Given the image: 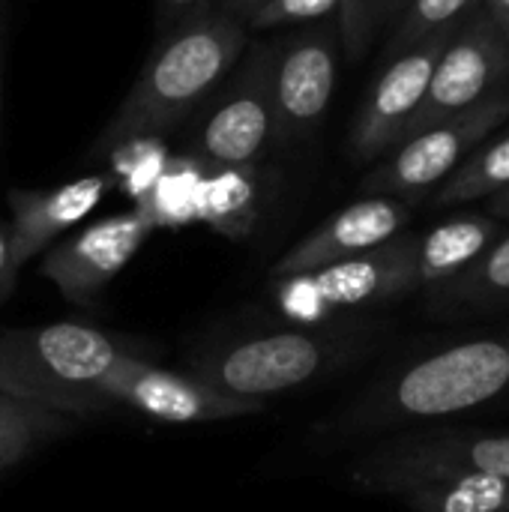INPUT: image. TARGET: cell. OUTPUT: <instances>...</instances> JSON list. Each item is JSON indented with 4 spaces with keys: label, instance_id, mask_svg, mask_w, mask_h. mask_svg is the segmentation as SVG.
I'll return each instance as SVG.
<instances>
[{
    "label": "cell",
    "instance_id": "20",
    "mask_svg": "<svg viewBox=\"0 0 509 512\" xmlns=\"http://www.w3.org/2000/svg\"><path fill=\"white\" fill-rule=\"evenodd\" d=\"M509 186V135L477 147L438 189L435 204L453 207L480 198H492Z\"/></svg>",
    "mask_w": 509,
    "mask_h": 512
},
{
    "label": "cell",
    "instance_id": "12",
    "mask_svg": "<svg viewBox=\"0 0 509 512\" xmlns=\"http://www.w3.org/2000/svg\"><path fill=\"white\" fill-rule=\"evenodd\" d=\"M453 36H456V27L441 30V33L423 39L420 45L396 54V60L384 69V75L375 81L369 99L363 102L354 132H351V147H354L357 159H363V162L375 159L402 141L405 126L411 123V117L417 114V108L426 96L432 69Z\"/></svg>",
    "mask_w": 509,
    "mask_h": 512
},
{
    "label": "cell",
    "instance_id": "2",
    "mask_svg": "<svg viewBox=\"0 0 509 512\" xmlns=\"http://www.w3.org/2000/svg\"><path fill=\"white\" fill-rule=\"evenodd\" d=\"M243 45L246 24L225 12L168 33L102 132L99 147H120L174 126L237 63Z\"/></svg>",
    "mask_w": 509,
    "mask_h": 512
},
{
    "label": "cell",
    "instance_id": "26",
    "mask_svg": "<svg viewBox=\"0 0 509 512\" xmlns=\"http://www.w3.org/2000/svg\"><path fill=\"white\" fill-rule=\"evenodd\" d=\"M216 0H159L156 21L162 33H174L177 27H186L192 21H201L213 15Z\"/></svg>",
    "mask_w": 509,
    "mask_h": 512
},
{
    "label": "cell",
    "instance_id": "21",
    "mask_svg": "<svg viewBox=\"0 0 509 512\" xmlns=\"http://www.w3.org/2000/svg\"><path fill=\"white\" fill-rule=\"evenodd\" d=\"M198 219L210 222L222 234L240 237L255 219V186L237 171H228L198 192Z\"/></svg>",
    "mask_w": 509,
    "mask_h": 512
},
{
    "label": "cell",
    "instance_id": "29",
    "mask_svg": "<svg viewBox=\"0 0 509 512\" xmlns=\"http://www.w3.org/2000/svg\"><path fill=\"white\" fill-rule=\"evenodd\" d=\"M489 213H492V219H509V186L504 189V192L492 195Z\"/></svg>",
    "mask_w": 509,
    "mask_h": 512
},
{
    "label": "cell",
    "instance_id": "9",
    "mask_svg": "<svg viewBox=\"0 0 509 512\" xmlns=\"http://www.w3.org/2000/svg\"><path fill=\"white\" fill-rule=\"evenodd\" d=\"M102 390L111 408L126 405L165 423H216L264 408V402L237 399L198 378L174 375L153 363H144L138 354H123L105 375Z\"/></svg>",
    "mask_w": 509,
    "mask_h": 512
},
{
    "label": "cell",
    "instance_id": "6",
    "mask_svg": "<svg viewBox=\"0 0 509 512\" xmlns=\"http://www.w3.org/2000/svg\"><path fill=\"white\" fill-rule=\"evenodd\" d=\"M450 474H489L509 483V435L438 432L405 438L360 459L351 480L366 492L402 495L417 483Z\"/></svg>",
    "mask_w": 509,
    "mask_h": 512
},
{
    "label": "cell",
    "instance_id": "27",
    "mask_svg": "<svg viewBox=\"0 0 509 512\" xmlns=\"http://www.w3.org/2000/svg\"><path fill=\"white\" fill-rule=\"evenodd\" d=\"M15 276H18V264L12 261V249H9V234L0 225V303L12 294L15 288Z\"/></svg>",
    "mask_w": 509,
    "mask_h": 512
},
{
    "label": "cell",
    "instance_id": "22",
    "mask_svg": "<svg viewBox=\"0 0 509 512\" xmlns=\"http://www.w3.org/2000/svg\"><path fill=\"white\" fill-rule=\"evenodd\" d=\"M198 192L201 183L192 171L165 168L150 192L141 198V213L156 225H183L198 216Z\"/></svg>",
    "mask_w": 509,
    "mask_h": 512
},
{
    "label": "cell",
    "instance_id": "18",
    "mask_svg": "<svg viewBox=\"0 0 509 512\" xmlns=\"http://www.w3.org/2000/svg\"><path fill=\"white\" fill-rule=\"evenodd\" d=\"M414 512H509V483L489 474H450L399 495Z\"/></svg>",
    "mask_w": 509,
    "mask_h": 512
},
{
    "label": "cell",
    "instance_id": "11",
    "mask_svg": "<svg viewBox=\"0 0 509 512\" xmlns=\"http://www.w3.org/2000/svg\"><path fill=\"white\" fill-rule=\"evenodd\" d=\"M150 234L153 222L141 210L99 219L54 246L42 261V276L69 303H90L132 261Z\"/></svg>",
    "mask_w": 509,
    "mask_h": 512
},
{
    "label": "cell",
    "instance_id": "30",
    "mask_svg": "<svg viewBox=\"0 0 509 512\" xmlns=\"http://www.w3.org/2000/svg\"><path fill=\"white\" fill-rule=\"evenodd\" d=\"M489 12H492V21L507 30L509 27V0H489Z\"/></svg>",
    "mask_w": 509,
    "mask_h": 512
},
{
    "label": "cell",
    "instance_id": "7",
    "mask_svg": "<svg viewBox=\"0 0 509 512\" xmlns=\"http://www.w3.org/2000/svg\"><path fill=\"white\" fill-rule=\"evenodd\" d=\"M504 90H509L507 36L492 18H477L474 24L462 27L441 51L426 96L405 126L402 141L429 126L468 114Z\"/></svg>",
    "mask_w": 509,
    "mask_h": 512
},
{
    "label": "cell",
    "instance_id": "4",
    "mask_svg": "<svg viewBox=\"0 0 509 512\" xmlns=\"http://www.w3.org/2000/svg\"><path fill=\"white\" fill-rule=\"evenodd\" d=\"M420 288L417 237H393L363 255L321 267L306 276H288L279 288V306L294 321H321L342 309L396 300Z\"/></svg>",
    "mask_w": 509,
    "mask_h": 512
},
{
    "label": "cell",
    "instance_id": "32",
    "mask_svg": "<svg viewBox=\"0 0 509 512\" xmlns=\"http://www.w3.org/2000/svg\"><path fill=\"white\" fill-rule=\"evenodd\" d=\"M405 3H408V0H399V6H405ZM399 6H396V9H399Z\"/></svg>",
    "mask_w": 509,
    "mask_h": 512
},
{
    "label": "cell",
    "instance_id": "24",
    "mask_svg": "<svg viewBox=\"0 0 509 512\" xmlns=\"http://www.w3.org/2000/svg\"><path fill=\"white\" fill-rule=\"evenodd\" d=\"M399 6V0H342L339 3V39L351 57L366 51L375 27Z\"/></svg>",
    "mask_w": 509,
    "mask_h": 512
},
{
    "label": "cell",
    "instance_id": "10",
    "mask_svg": "<svg viewBox=\"0 0 509 512\" xmlns=\"http://www.w3.org/2000/svg\"><path fill=\"white\" fill-rule=\"evenodd\" d=\"M279 48L255 45L234 90L213 108L198 132V153L216 165L243 168L276 135L273 66Z\"/></svg>",
    "mask_w": 509,
    "mask_h": 512
},
{
    "label": "cell",
    "instance_id": "31",
    "mask_svg": "<svg viewBox=\"0 0 509 512\" xmlns=\"http://www.w3.org/2000/svg\"><path fill=\"white\" fill-rule=\"evenodd\" d=\"M504 36H507V45H509V27H507V30H504Z\"/></svg>",
    "mask_w": 509,
    "mask_h": 512
},
{
    "label": "cell",
    "instance_id": "5",
    "mask_svg": "<svg viewBox=\"0 0 509 512\" xmlns=\"http://www.w3.org/2000/svg\"><path fill=\"white\" fill-rule=\"evenodd\" d=\"M336 357V342L318 333H267L240 339L204 354L192 378L237 396L264 402L273 393H285L318 378Z\"/></svg>",
    "mask_w": 509,
    "mask_h": 512
},
{
    "label": "cell",
    "instance_id": "8",
    "mask_svg": "<svg viewBox=\"0 0 509 512\" xmlns=\"http://www.w3.org/2000/svg\"><path fill=\"white\" fill-rule=\"evenodd\" d=\"M509 117V90L486 99L483 105L459 114L447 123L429 126L402 144L396 153L366 177L363 189L387 198H411L444 183L480 144Z\"/></svg>",
    "mask_w": 509,
    "mask_h": 512
},
{
    "label": "cell",
    "instance_id": "25",
    "mask_svg": "<svg viewBox=\"0 0 509 512\" xmlns=\"http://www.w3.org/2000/svg\"><path fill=\"white\" fill-rule=\"evenodd\" d=\"M342 0H264L255 6L243 24L246 30H264V27H282V24H297V21H315L339 9Z\"/></svg>",
    "mask_w": 509,
    "mask_h": 512
},
{
    "label": "cell",
    "instance_id": "3",
    "mask_svg": "<svg viewBox=\"0 0 509 512\" xmlns=\"http://www.w3.org/2000/svg\"><path fill=\"white\" fill-rule=\"evenodd\" d=\"M123 354L114 336L75 324L18 327L0 333V393L69 417L108 411L105 375Z\"/></svg>",
    "mask_w": 509,
    "mask_h": 512
},
{
    "label": "cell",
    "instance_id": "19",
    "mask_svg": "<svg viewBox=\"0 0 509 512\" xmlns=\"http://www.w3.org/2000/svg\"><path fill=\"white\" fill-rule=\"evenodd\" d=\"M69 414H57L0 393V474L27 459L36 447L72 429Z\"/></svg>",
    "mask_w": 509,
    "mask_h": 512
},
{
    "label": "cell",
    "instance_id": "14",
    "mask_svg": "<svg viewBox=\"0 0 509 512\" xmlns=\"http://www.w3.org/2000/svg\"><path fill=\"white\" fill-rule=\"evenodd\" d=\"M333 90H336L333 30H315L279 48L273 66V108H276L273 138L291 141L315 129L333 99Z\"/></svg>",
    "mask_w": 509,
    "mask_h": 512
},
{
    "label": "cell",
    "instance_id": "1",
    "mask_svg": "<svg viewBox=\"0 0 509 512\" xmlns=\"http://www.w3.org/2000/svg\"><path fill=\"white\" fill-rule=\"evenodd\" d=\"M509 399V330L441 348L372 387L333 426L339 435L456 417Z\"/></svg>",
    "mask_w": 509,
    "mask_h": 512
},
{
    "label": "cell",
    "instance_id": "28",
    "mask_svg": "<svg viewBox=\"0 0 509 512\" xmlns=\"http://www.w3.org/2000/svg\"><path fill=\"white\" fill-rule=\"evenodd\" d=\"M264 0H222V12L225 15H234V18H246L255 6H261Z\"/></svg>",
    "mask_w": 509,
    "mask_h": 512
},
{
    "label": "cell",
    "instance_id": "23",
    "mask_svg": "<svg viewBox=\"0 0 509 512\" xmlns=\"http://www.w3.org/2000/svg\"><path fill=\"white\" fill-rule=\"evenodd\" d=\"M480 0H408L405 15L390 39V54H402L423 39L456 27Z\"/></svg>",
    "mask_w": 509,
    "mask_h": 512
},
{
    "label": "cell",
    "instance_id": "16",
    "mask_svg": "<svg viewBox=\"0 0 509 512\" xmlns=\"http://www.w3.org/2000/svg\"><path fill=\"white\" fill-rule=\"evenodd\" d=\"M498 234L501 225L492 216H459L441 222L426 237H417L420 288H435L459 276L498 240Z\"/></svg>",
    "mask_w": 509,
    "mask_h": 512
},
{
    "label": "cell",
    "instance_id": "15",
    "mask_svg": "<svg viewBox=\"0 0 509 512\" xmlns=\"http://www.w3.org/2000/svg\"><path fill=\"white\" fill-rule=\"evenodd\" d=\"M111 186L114 180L108 174H87L45 192H9L12 225L6 228V234L12 261L21 267L27 258L39 255L54 237L78 225L87 213H93Z\"/></svg>",
    "mask_w": 509,
    "mask_h": 512
},
{
    "label": "cell",
    "instance_id": "13",
    "mask_svg": "<svg viewBox=\"0 0 509 512\" xmlns=\"http://www.w3.org/2000/svg\"><path fill=\"white\" fill-rule=\"evenodd\" d=\"M408 219H411V210L405 201L387 198V195H369V198L339 210L321 228H315L309 237H303L294 249H288L273 264L270 273L279 279L306 276L321 267L339 264L345 258L363 255V252L399 237V231L408 225Z\"/></svg>",
    "mask_w": 509,
    "mask_h": 512
},
{
    "label": "cell",
    "instance_id": "17",
    "mask_svg": "<svg viewBox=\"0 0 509 512\" xmlns=\"http://www.w3.org/2000/svg\"><path fill=\"white\" fill-rule=\"evenodd\" d=\"M509 306V234L495 240L459 276L432 288L438 315H477Z\"/></svg>",
    "mask_w": 509,
    "mask_h": 512
}]
</instances>
